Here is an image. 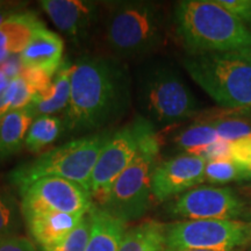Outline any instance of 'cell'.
<instances>
[{"instance_id": "obj_1", "label": "cell", "mask_w": 251, "mask_h": 251, "mask_svg": "<svg viewBox=\"0 0 251 251\" xmlns=\"http://www.w3.org/2000/svg\"><path fill=\"white\" fill-rule=\"evenodd\" d=\"M71 93L63 125L68 133L100 130L130 107L127 65L114 56H81L71 65Z\"/></svg>"}, {"instance_id": "obj_2", "label": "cell", "mask_w": 251, "mask_h": 251, "mask_svg": "<svg viewBox=\"0 0 251 251\" xmlns=\"http://www.w3.org/2000/svg\"><path fill=\"white\" fill-rule=\"evenodd\" d=\"M176 33L187 55L237 52L251 55V31L215 0H183L176 5Z\"/></svg>"}, {"instance_id": "obj_3", "label": "cell", "mask_w": 251, "mask_h": 251, "mask_svg": "<svg viewBox=\"0 0 251 251\" xmlns=\"http://www.w3.org/2000/svg\"><path fill=\"white\" fill-rule=\"evenodd\" d=\"M111 135V131H100L49 150L15 168L9 181L19 190L41 178L57 177L79 184L90 192L93 170Z\"/></svg>"}, {"instance_id": "obj_4", "label": "cell", "mask_w": 251, "mask_h": 251, "mask_svg": "<svg viewBox=\"0 0 251 251\" xmlns=\"http://www.w3.org/2000/svg\"><path fill=\"white\" fill-rule=\"evenodd\" d=\"M137 103L142 117L165 127L193 117L199 102L174 65L165 61L148 63L137 77Z\"/></svg>"}, {"instance_id": "obj_5", "label": "cell", "mask_w": 251, "mask_h": 251, "mask_svg": "<svg viewBox=\"0 0 251 251\" xmlns=\"http://www.w3.org/2000/svg\"><path fill=\"white\" fill-rule=\"evenodd\" d=\"M183 64L190 77L221 107L251 108V55L194 54L187 55Z\"/></svg>"}, {"instance_id": "obj_6", "label": "cell", "mask_w": 251, "mask_h": 251, "mask_svg": "<svg viewBox=\"0 0 251 251\" xmlns=\"http://www.w3.org/2000/svg\"><path fill=\"white\" fill-rule=\"evenodd\" d=\"M164 33V17L155 2L119 1L106 18L103 39L114 57H140L158 49Z\"/></svg>"}, {"instance_id": "obj_7", "label": "cell", "mask_w": 251, "mask_h": 251, "mask_svg": "<svg viewBox=\"0 0 251 251\" xmlns=\"http://www.w3.org/2000/svg\"><path fill=\"white\" fill-rule=\"evenodd\" d=\"M159 149L161 140L156 135L115 179L99 207L126 224L144 216L151 206V175Z\"/></svg>"}, {"instance_id": "obj_8", "label": "cell", "mask_w": 251, "mask_h": 251, "mask_svg": "<svg viewBox=\"0 0 251 251\" xmlns=\"http://www.w3.org/2000/svg\"><path fill=\"white\" fill-rule=\"evenodd\" d=\"M251 246V221L184 220L165 225V251H246Z\"/></svg>"}, {"instance_id": "obj_9", "label": "cell", "mask_w": 251, "mask_h": 251, "mask_svg": "<svg viewBox=\"0 0 251 251\" xmlns=\"http://www.w3.org/2000/svg\"><path fill=\"white\" fill-rule=\"evenodd\" d=\"M157 135L156 127L142 115L121 129L112 133L96 168L90 184L92 199L101 203L115 179L129 166L141 150Z\"/></svg>"}, {"instance_id": "obj_10", "label": "cell", "mask_w": 251, "mask_h": 251, "mask_svg": "<svg viewBox=\"0 0 251 251\" xmlns=\"http://www.w3.org/2000/svg\"><path fill=\"white\" fill-rule=\"evenodd\" d=\"M169 214L184 220L251 221V201L227 186L192 188L169 203Z\"/></svg>"}, {"instance_id": "obj_11", "label": "cell", "mask_w": 251, "mask_h": 251, "mask_svg": "<svg viewBox=\"0 0 251 251\" xmlns=\"http://www.w3.org/2000/svg\"><path fill=\"white\" fill-rule=\"evenodd\" d=\"M18 192L23 215L43 212L86 214L93 207L92 196L85 187L63 178H41Z\"/></svg>"}, {"instance_id": "obj_12", "label": "cell", "mask_w": 251, "mask_h": 251, "mask_svg": "<svg viewBox=\"0 0 251 251\" xmlns=\"http://www.w3.org/2000/svg\"><path fill=\"white\" fill-rule=\"evenodd\" d=\"M207 161L200 156L179 155L156 164L151 175L152 200L164 202L205 181Z\"/></svg>"}, {"instance_id": "obj_13", "label": "cell", "mask_w": 251, "mask_h": 251, "mask_svg": "<svg viewBox=\"0 0 251 251\" xmlns=\"http://www.w3.org/2000/svg\"><path fill=\"white\" fill-rule=\"evenodd\" d=\"M43 11L59 30L74 42L90 36L99 21L100 4L89 0H43Z\"/></svg>"}, {"instance_id": "obj_14", "label": "cell", "mask_w": 251, "mask_h": 251, "mask_svg": "<svg viewBox=\"0 0 251 251\" xmlns=\"http://www.w3.org/2000/svg\"><path fill=\"white\" fill-rule=\"evenodd\" d=\"M63 51L64 42L61 36L42 25L34 31L20 59L24 67L40 69L54 76L63 64Z\"/></svg>"}, {"instance_id": "obj_15", "label": "cell", "mask_w": 251, "mask_h": 251, "mask_svg": "<svg viewBox=\"0 0 251 251\" xmlns=\"http://www.w3.org/2000/svg\"><path fill=\"white\" fill-rule=\"evenodd\" d=\"M87 214V213H86ZM85 214L43 212L24 214L28 231L40 249L55 246L77 227Z\"/></svg>"}, {"instance_id": "obj_16", "label": "cell", "mask_w": 251, "mask_h": 251, "mask_svg": "<svg viewBox=\"0 0 251 251\" xmlns=\"http://www.w3.org/2000/svg\"><path fill=\"white\" fill-rule=\"evenodd\" d=\"M42 23L31 12H18L0 26V65L9 57L20 55Z\"/></svg>"}, {"instance_id": "obj_17", "label": "cell", "mask_w": 251, "mask_h": 251, "mask_svg": "<svg viewBox=\"0 0 251 251\" xmlns=\"http://www.w3.org/2000/svg\"><path fill=\"white\" fill-rule=\"evenodd\" d=\"M71 63L63 62L55 74L50 89L34 96L27 106L33 118L54 114L67 108L71 93Z\"/></svg>"}, {"instance_id": "obj_18", "label": "cell", "mask_w": 251, "mask_h": 251, "mask_svg": "<svg viewBox=\"0 0 251 251\" xmlns=\"http://www.w3.org/2000/svg\"><path fill=\"white\" fill-rule=\"evenodd\" d=\"M92 218V233L85 251H119L127 224L94 206L90 211Z\"/></svg>"}, {"instance_id": "obj_19", "label": "cell", "mask_w": 251, "mask_h": 251, "mask_svg": "<svg viewBox=\"0 0 251 251\" xmlns=\"http://www.w3.org/2000/svg\"><path fill=\"white\" fill-rule=\"evenodd\" d=\"M31 124L33 115L27 107L8 111L0 119V161L23 149Z\"/></svg>"}, {"instance_id": "obj_20", "label": "cell", "mask_w": 251, "mask_h": 251, "mask_svg": "<svg viewBox=\"0 0 251 251\" xmlns=\"http://www.w3.org/2000/svg\"><path fill=\"white\" fill-rule=\"evenodd\" d=\"M119 251H165V225L150 220L127 229Z\"/></svg>"}, {"instance_id": "obj_21", "label": "cell", "mask_w": 251, "mask_h": 251, "mask_svg": "<svg viewBox=\"0 0 251 251\" xmlns=\"http://www.w3.org/2000/svg\"><path fill=\"white\" fill-rule=\"evenodd\" d=\"M64 129L63 120L51 115L37 117L28 130L25 146L31 152H40L49 144L54 143Z\"/></svg>"}, {"instance_id": "obj_22", "label": "cell", "mask_w": 251, "mask_h": 251, "mask_svg": "<svg viewBox=\"0 0 251 251\" xmlns=\"http://www.w3.org/2000/svg\"><path fill=\"white\" fill-rule=\"evenodd\" d=\"M218 140V133L212 122H202L180 131L175 137V144L184 153L200 156L206 147L215 143Z\"/></svg>"}, {"instance_id": "obj_23", "label": "cell", "mask_w": 251, "mask_h": 251, "mask_svg": "<svg viewBox=\"0 0 251 251\" xmlns=\"http://www.w3.org/2000/svg\"><path fill=\"white\" fill-rule=\"evenodd\" d=\"M251 180V174L243 170L233 159H219L207 162L205 168V181L212 185H226L231 181Z\"/></svg>"}, {"instance_id": "obj_24", "label": "cell", "mask_w": 251, "mask_h": 251, "mask_svg": "<svg viewBox=\"0 0 251 251\" xmlns=\"http://www.w3.org/2000/svg\"><path fill=\"white\" fill-rule=\"evenodd\" d=\"M23 220L20 203L9 191L0 187V238L17 236Z\"/></svg>"}, {"instance_id": "obj_25", "label": "cell", "mask_w": 251, "mask_h": 251, "mask_svg": "<svg viewBox=\"0 0 251 251\" xmlns=\"http://www.w3.org/2000/svg\"><path fill=\"white\" fill-rule=\"evenodd\" d=\"M92 233V218L90 212L64 240L55 246L40 249V251H85Z\"/></svg>"}, {"instance_id": "obj_26", "label": "cell", "mask_w": 251, "mask_h": 251, "mask_svg": "<svg viewBox=\"0 0 251 251\" xmlns=\"http://www.w3.org/2000/svg\"><path fill=\"white\" fill-rule=\"evenodd\" d=\"M35 92L30 89L21 76L9 81L7 90L4 92V98L8 105L9 111L24 109L31 102Z\"/></svg>"}, {"instance_id": "obj_27", "label": "cell", "mask_w": 251, "mask_h": 251, "mask_svg": "<svg viewBox=\"0 0 251 251\" xmlns=\"http://www.w3.org/2000/svg\"><path fill=\"white\" fill-rule=\"evenodd\" d=\"M214 126L219 139L234 142L244 136L251 135V125L242 119L219 118L211 121Z\"/></svg>"}, {"instance_id": "obj_28", "label": "cell", "mask_w": 251, "mask_h": 251, "mask_svg": "<svg viewBox=\"0 0 251 251\" xmlns=\"http://www.w3.org/2000/svg\"><path fill=\"white\" fill-rule=\"evenodd\" d=\"M20 76L24 78L35 94L49 90L52 84V76H50L46 71L40 70V69L24 67Z\"/></svg>"}, {"instance_id": "obj_29", "label": "cell", "mask_w": 251, "mask_h": 251, "mask_svg": "<svg viewBox=\"0 0 251 251\" xmlns=\"http://www.w3.org/2000/svg\"><path fill=\"white\" fill-rule=\"evenodd\" d=\"M231 159L251 174V135L231 142Z\"/></svg>"}, {"instance_id": "obj_30", "label": "cell", "mask_w": 251, "mask_h": 251, "mask_svg": "<svg viewBox=\"0 0 251 251\" xmlns=\"http://www.w3.org/2000/svg\"><path fill=\"white\" fill-rule=\"evenodd\" d=\"M220 6L235 15L251 31V0H215Z\"/></svg>"}, {"instance_id": "obj_31", "label": "cell", "mask_w": 251, "mask_h": 251, "mask_svg": "<svg viewBox=\"0 0 251 251\" xmlns=\"http://www.w3.org/2000/svg\"><path fill=\"white\" fill-rule=\"evenodd\" d=\"M231 142L219 139L215 143L206 147L200 153V157L205 158L207 162L219 161V159H231Z\"/></svg>"}, {"instance_id": "obj_32", "label": "cell", "mask_w": 251, "mask_h": 251, "mask_svg": "<svg viewBox=\"0 0 251 251\" xmlns=\"http://www.w3.org/2000/svg\"><path fill=\"white\" fill-rule=\"evenodd\" d=\"M0 251H39L31 241L20 236L0 238Z\"/></svg>"}, {"instance_id": "obj_33", "label": "cell", "mask_w": 251, "mask_h": 251, "mask_svg": "<svg viewBox=\"0 0 251 251\" xmlns=\"http://www.w3.org/2000/svg\"><path fill=\"white\" fill-rule=\"evenodd\" d=\"M23 68L24 65L23 63H21L20 55L12 56V57H9L7 61H5L1 65H0V69L5 72L6 76L9 78V80L20 76Z\"/></svg>"}, {"instance_id": "obj_34", "label": "cell", "mask_w": 251, "mask_h": 251, "mask_svg": "<svg viewBox=\"0 0 251 251\" xmlns=\"http://www.w3.org/2000/svg\"><path fill=\"white\" fill-rule=\"evenodd\" d=\"M18 5H15L14 2H12L11 5L7 6V7H4L0 9V26L5 23L6 20H8L9 18L13 17L14 14L18 13Z\"/></svg>"}, {"instance_id": "obj_35", "label": "cell", "mask_w": 251, "mask_h": 251, "mask_svg": "<svg viewBox=\"0 0 251 251\" xmlns=\"http://www.w3.org/2000/svg\"><path fill=\"white\" fill-rule=\"evenodd\" d=\"M9 78L6 76V74L4 71L0 69V94H2L7 90V87L9 85Z\"/></svg>"}, {"instance_id": "obj_36", "label": "cell", "mask_w": 251, "mask_h": 251, "mask_svg": "<svg viewBox=\"0 0 251 251\" xmlns=\"http://www.w3.org/2000/svg\"><path fill=\"white\" fill-rule=\"evenodd\" d=\"M9 111V107L8 105L6 103V100L4 98V93L0 94V117H4V115L6 114Z\"/></svg>"}, {"instance_id": "obj_37", "label": "cell", "mask_w": 251, "mask_h": 251, "mask_svg": "<svg viewBox=\"0 0 251 251\" xmlns=\"http://www.w3.org/2000/svg\"><path fill=\"white\" fill-rule=\"evenodd\" d=\"M248 199L250 200L251 201V180L249 181V183H247V186H246V194H244Z\"/></svg>"}, {"instance_id": "obj_38", "label": "cell", "mask_w": 251, "mask_h": 251, "mask_svg": "<svg viewBox=\"0 0 251 251\" xmlns=\"http://www.w3.org/2000/svg\"><path fill=\"white\" fill-rule=\"evenodd\" d=\"M12 2H5V1H0V9L4 8V7H7V6L11 5Z\"/></svg>"}, {"instance_id": "obj_39", "label": "cell", "mask_w": 251, "mask_h": 251, "mask_svg": "<svg viewBox=\"0 0 251 251\" xmlns=\"http://www.w3.org/2000/svg\"><path fill=\"white\" fill-rule=\"evenodd\" d=\"M178 251H206V250H178Z\"/></svg>"}, {"instance_id": "obj_40", "label": "cell", "mask_w": 251, "mask_h": 251, "mask_svg": "<svg viewBox=\"0 0 251 251\" xmlns=\"http://www.w3.org/2000/svg\"><path fill=\"white\" fill-rule=\"evenodd\" d=\"M249 251H251V246H250V249H249Z\"/></svg>"}, {"instance_id": "obj_41", "label": "cell", "mask_w": 251, "mask_h": 251, "mask_svg": "<svg viewBox=\"0 0 251 251\" xmlns=\"http://www.w3.org/2000/svg\"><path fill=\"white\" fill-rule=\"evenodd\" d=\"M0 119H1V117H0Z\"/></svg>"}]
</instances>
